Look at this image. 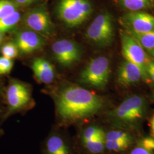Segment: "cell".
<instances>
[{
	"label": "cell",
	"instance_id": "cell-32",
	"mask_svg": "<svg viewBox=\"0 0 154 154\" xmlns=\"http://www.w3.org/2000/svg\"></svg>",
	"mask_w": 154,
	"mask_h": 154
},
{
	"label": "cell",
	"instance_id": "cell-23",
	"mask_svg": "<svg viewBox=\"0 0 154 154\" xmlns=\"http://www.w3.org/2000/svg\"><path fill=\"white\" fill-rule=\"evenodd\" d=\"M18 52L19 50L16 44L13 42L6 44L1 49V53L3 57L10 60H12L17 57L18 54Z\"/></svg>",
	"mask_w": 154,
	"mask_h": 154
},
{
	"label": "cell",
	"instance_id": "cell-10",
	"mask_svg": "<svg viewBox=\"0 0 154 154\" xmlns=\"http://www.w3.org/2000/svg\"><path fill=\"white\" fill-rule=\"evenodd\" d=\"M129 30L147 33L154 30V16L142 11H131L124 16Z\"/></svg>",
	"mask_w": 154,
	"mask_h": 154
},
{
	"label": "cell",
	"instance_id": "cell-13",
	"mask_svg": "<svg viewBox=\"0 0 154 154\" xmlns=\"http://www.w3.org/2000/svg\"><path fill=\"white\" fill-rule=\"evenodd\" d=\"M32 69L35 77L41 82L49 84L55 77L54 69L51 63L43 58H35L32 63Z\"/></svg>",
	"mask_w": 154,
	"mask_h": 154
},
{
	"label": "cell",
	"instance_id": "cell-3",
	"mask_svg": "<svg viewBox=\"0 0 154 154\" xmlns=\"http://www.w3.org/2000/svg\"><path fill=\"white\" fill-rule=\"evenodd\" d=\"M110 76V64L105 57H98L88 62L79 76L81 82L98 89L105 88Z\"/></svg>",
	"mask_w": 154,
	"mask_h": 154
},
{
	"label": "cell",
	"instance_id": "cell-19",
	"mask_svg": "<svg viewBox=\"0 0 154 154\" xmlns=\"http://www.w3.org/2000/svg\"><path fill=\"white\" fill-rule=\"evenodd\" d=\"M105 135L106 134L104 131L98 127H88L83 132L82 142L83 143L89 140H92L100 137H105Z\"/></svg>",
	"mask_w": 154,
	"mask_h": 154
},
{
	"label": "cell",
	"instance_id": "cell-6",
	"mask_svg": "<svg viewBox=\"0 0 154 154\" xmlns=\"http://www.w3.org/2000/svg\"><path fill=\"white\" fill-rule=\"evenodd\" d=\"M121 46L122 53L126 60L137 65L143 73V80L149 82L145 70L149 59L143 47L127 31L121 34Z\"/></svg>",
	"mask_w": 154,
	"mask_h": 154
},
{
	"label": "cell",
	"instance_id": "cell-20",
	"mask_svg": "<svg viewBox=\"0 0 154 154\" xmlns=\"http://www.w3.org/2000/svg\"><path fill=\"white\" fill-rule=\"evenodd\" d=\"M18 6L11 0H0V18L8 16L17 11Z\"/></svg>",
	"mask_w": 154,
	"mask_h": 154
},
{
	"label": "cell",
	"instance_id": "cell-25",
	"mask_svg": "<svg viewBox=\"0 0 154 154\" xmlns=\"http://www.w3.org/2000/svg\"><path fill=\"white\" fill-rule=\"evenodd\" d=\"M140 147L149 151L154 150V138L146 137L140 141Z\"/></svg>",
	"mask_w": 154,
	"mask_h": 154
},
{
	"label": "cell",
	"instance_id": "cell-14",
	"mask_svg": "<svg viewBox=\"0 0 154 154\" xmlns=\"http://www.w3.org/2000/svg\"><path fill=\"white\" fill-rule=\"evenodd\" d=\"M45 152L46 154H72L67 143L58 135H52L48 139Z\"/></svg>",
	"mask_w": 154,
	"mask_h": 154
},
{
	"label": "cell",
	"instance_id": "cell-16",
	"mask_svg": "<svg viewBox=\"0 0 154 154\" xmlns=\"http://www.w3.org/2000/svg\"><path fill=\"white\" fill-rule=\"evenodd\" d=\"M21 19V15L18 11L8 16L0 18V32L4 33L14 28Z\"/></svg>",
	"mask_w": 154,
	"mask_h": 154
},
{
	"label": "cell",
	"instance_id": "cell-11",
	"mask_svg": "<svg viewBox=\"0 0 154 154\" xmlns=\"http://www.w3.org/2000/svg\"><path fill=\"white\" fill-rule=\"evenodd\" d=\"M45 44V38L31 30L20 31L17 35L16 44L22 54H29L38 50Z\"/></svg>",
	"mask_w": 154,
	"mask_h": 154
},
{
	"label": "cell",
	"instance_id": "cell-27",
	"mask_svg": "<svg viewBox=\"0 0 154 154\" xmlns=\"http://www.w3.org/2000/svg\"><path fill=\"white\" fill-rule=\"evenodd\" d=\"M130 154H153L151 151L143 149L142 147H138L132 149Z\"/></svg>",
	"mask_w": 154,
	"mask_h": 154
},
{
	"label": "cell",
	"instance_id": "cell-7",
	"mask_svg": "<svg viewBox=\"0 0 154 154\" xmlns=\"http://www.w3.org/2000/svg\"><path fill=\"white\" fill-rule=\"evenodd\" d=\"M29 30L38 33L44 38L51 37L54 33V26L48 11L42 7H38L27 11L23 18Z\"/></svg>",
	"mask_w": 154,
	"mask_h": 154
},
{
	"label": "cell",
	"instance_id": "cell-21",
	"mask_svg": "<svg viewBox=\"0 0 154 154\" xmlns=\"http://www.w3.org/2000/svg\"><path fill=\"white\" fill-rule=\"evenodd\" d=\"M105 140H123L132 142V138L127 132L122 131H111L105 135Z\"/></svg>",
	"mask_w": 154,
	"mask_h": 154
},
{
	"label": "cell",
	"instance_id": "cell-9",
	"mask_svg": "<svg viewBox=\"0 0 154 154\" xmlns=\"http://www.w3.org/2000/svg\"><path fill=\"white\" fill-rule=\"evenodd\" d=\"M6 98L11 111L21 110L31 101L30 88L25 83L13 80L8 88Z\"/></svg>",
	"mask_w": 154,
	"mask_h": 154
},
{
	"label": "cell",
	"instance_id": "cell-28",
	"mask_svg": "<svg viewBox=\"0 0 154 154\" xmlns=\"http://www.w3.org/2000/svg\"><path fill=\"white\" fill-rule=\"evenodd\" d=\"M15 2L18 5L22 6H27L32 4L37 0H14Z\"/></svg>",
	"mask_w": 154,
	"mask_h": 154
},
{
	"label": "cell",
	"instance_id": "cell-26",
	"mask_svg": "<svg viewBox=\"0 0 154 154\" xmlns=\"http://www.w3.org/2000/svg\"><path fill=\"white\" fill-rule=\"evenodd\" d=\"M145 70L149 81L154 83V61L149 60L146 65Z\"/></svg>",
	"mask_w": 154,
	"mask_h": 154
},
{
	"label": "cell",
	"instance_id": "cell-1",
	"mask_svg": "<svg viewBox=\"0 0 154 154\" xmlns=\"http://www.w3.org/2000/svg\"><path fill=\"white\" fill-rule=\"evenodd\" d=\"M104 106L100 96L77 85L62 88L56 99L58 117L65 122H72L90 117Z\"/></svg>",
	"mask_w": 154,
	"mask_h": 154
},
{
	"label": "cell",
	"instance_id": "cell-12",
	"mask_svg": "<svg viewBox=\"0 0 154 154\" xmlns=\"http://www.w3.org/2000/svg\"><path fill=\"white\" fill-rule=\"evenodd\" d=\"M143 79V73L137 65L129 61L123 62L118 72V83L123 86H130Z\"/></svg>",
	"mask_w": 154,
	"mask_h": 154
},
{
	"label": "cell",
	"instance_id": "cell-8",
	"mask_svg": "<svg viewBox=\"0 0 154 154\" xmlns=\"http://www.w3.org/2000/svg\"><path fill=\"white\" fill-rule=\"evenodd\" d=\"M51 51L55 60L64 67L72 66L81 57L79 46L70 39H62L55 41L51 46Z\"/></svg>",
	"mask_w": 154,
	"mask_h": 154
},
{
	"label": "cell",
	"instance_id": "cell-29",
	"mask_svg": "<svg viewBox=\"0 0 154 154\" xmlns=\"http://www.w3.org/2000/svg\"><path fill=\"white\" fill-rule=\"evenodd\" d=\"M150 127H151V132L152 137L154 138V115L151 118L150 122Z\"/></svg>",
	"mask_w": 154,
	"mask_h": 154
},
{
	"label": "cell",
	"instance_id": "cell-15",
	"mask_svg": "<svg viewBox=\"0 0 154 154\" xmlns=\"http://www.w3.org/2000/svg\"><path fill=\"white\" fill-rule=\"evenodd\" d=\"M127 32L137 40L144 49L149 51L154 49V30L143 33H136L129 30Z\"/></svg>",
	"mask_w": 154,
	"mask_h": 154
},
{
	"label": "cell",
	"instance_id": "cell-4",
	"mask_svg": "<svg viewBox=\"0 0 154 154\" xmlns=\"http://www.w3.org/2000/svg\"><path fill=\"white\" fill-rule=\"evenodd\" d=\"M86 37L100 47H106L111 44L114 37V28L110 13H103L96 17L88 28Z\"/></svg>",
	"mask_w": 154,
	"mask_h": 154
},
{
	"label": "cell",
	"instance_id": "cell-24",
	"mask_svg": "<svg viewBox=\"0 0 154 154\" xmlns=\"http://www.w3.org/2000/svg\"><path fill=\"white\" fill-rule=\"evenodd\" d=\"M13 66V61L12 60L6 58L4 57H0V75L10 72Z\"/></svg>",
	"mask_w": 154,
	"mask_h": 154
},
{
	"label": "cell",
	"instance_id": "cell-18",
	"mask_svg": "<svg viewBox=\"0 0 154 154\" xmlns=\"http://www.w3.org/2000/svg\"><path fill=\"white\" fill-rule=\"evenodd\" d=\"M84 147L92 154L101 153L105 148V136L82 143Z\"/></svg>",
	"mask_w": 154,
	"mask_h": 154
},
{
	"label": "cell",
	"instance_id": "cell-2",
	"mask_svg": "<svg viewBox=\"0 0 154 154\" xmlns=\"http://www.w3.org/2000/svg\"><path fill=\"white\" fill-rule=\"evenodd\" d=\"M92 11V6L88 0H59L56 7L58 18L70 28L81 25Z\"/></svg>",
	"mask_w": 154,
	"mask_h": 154
},
{
	"label": "cell",
	"instance_id": "cell-17",
	"mask_svg": "<svg viewBox=\"0 0 154 154\" xmlns=\"http://www.w3.org/2000/svg\"><path fill=\"white\" fill-rule=\"evenodd\" d=\"M124 8L131 11H139L151 6L150 0H119Z\"/></svg>",
	"mask_w": 154,
	"mask_h": 154
},
{
	"label": "cell",
	"instance_id": "cell-5",
	"mask_svg": "<svg viewBox=\"0 0 154 154\" xmlns=\"http://www.w3.org/2000/svg\"><path fill=\"white\" fill-rule=\"evenodd\" d=\"M146 109L144 99L140 96L134 95L125 99L118 107L111 111L110 116L117 122L132 123L143 118Z\"/></svg>",
	"mask_w": 154,
	"mask_h": 154
},
{
	"label": "cell",
	"instance_id": "cell-31",
	"mask_svg": "<svg viewBox=\"0 0 154 154\" xmlns=\"http://www.w3.org/2000/svg\"><path fill=\"white\" fill-rule=\"evenodd\" d=\"M3 33L0 32V44L1 43L2 41V39H3Z\"/></svg>",
	"mask_w": 154,
	"mask_h": 154
},
{
	"label": "cell",
	"instance_id": "cell-30",
	"mask_svg": "<svg viewBox=\"0 0 154 154\" xmlns=\"http://www.w3.org/2000/svg\"><path fill=\"white\" fill-rule=\"evenodd\" d=\"M149 54L151 55H152V57H154V48L152 50H151V51H149Z\"/></svg>",
	"mask_w": 154,
	"mask_h": 154
},
{
	"label": "cell",
	"instance_id": "cell-22",
	"mask_svg": "<svg viewBox=\"0 0 154 154\" xmlns=\"http://www.w3.org/2000/svg\"><path fill=\"white\" fill-rule=\"evenodd\" d=\"M131 143V142L123 140H105V147L110 151L118 152L125 150Z\"/></svg>",
	"mask_w": 154,
	"mask_h": 154
}]
</instances>
